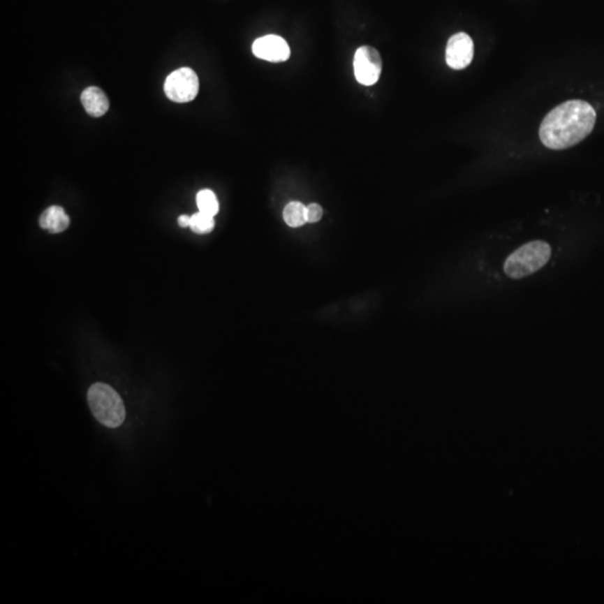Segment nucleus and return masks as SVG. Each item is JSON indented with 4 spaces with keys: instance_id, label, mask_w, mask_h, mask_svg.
I'll use <instances>...</instances> for the list:
<instances>
[{
    "instance_id": "nucleus-1",
    "label": "nucleus",
    "mask_w": 604,
    "mask_h": 604,
    "mask_svg": "<svg viewBox=\"0 0 604 604\" xmlns=\"http://www.w3.org/2000/svg\"><path fill=\"white\" fill-rule=\"evenodd\" d=\"M596 121V110L590 103L581 100L564 102L543 120L540 141L552 150L568 149L592 133Z\"/></svg>"
},
{
    "instance_id": "nucleus-2",
    "label": "nucleus",
    "mask_w": 604,
    "mask_h": 604,
    "mask_svg": "<svg viewBox=\"0 0 604 604\" xmlns=\"http://www.w3.org/2000/svg\"><path fill=\"white\" fill-rule=\"evenodd\" d=\"M87 403L94 418L104 427L115 429L126 419L124 401L108 384H93L87 392Z\"/></svg>"
},
{
    "instance_id": "nucleus-3",
    "label": "nucleus",
    "mask_w": 604,
    "mask_h": 604,
    "mask_svg": "<svg viewBox=\"0 0 604 604\" xmlns=\"http://www.w3.org/2000/svg\"><path fill=\"white\" fill-rule=\"evenodd\" d=\"M552 249L544 241L529 242L507 258L503 269L509 278L523 279L545 267Z\"/></svg>"
},
{
    "instance_id": "nucleus-4",
    "label": "nucleus",
    "mask_w": 604,
    "mask_h": 604,
    "mask_svg": "<svg viewBox=\"0 0 604 604\" xmlns=\"http://www.w3.org/2000/svg\"><path fill=\"white\" fill-rule=\"evenodd\" d=\"M163 90L167 98L176 103L193 101L200 90L198 76L191 68H178L169 74Z\"/></svg>"
},
{
    "instance_id": "nucleus-5",
    "label": "nucleus",
    "mask_w": 604,
    "mask_h": 604,
    "mask_svg": "<svg viewBox=\"0 0 604 604\" xmlns=\"http://www.w3.org/2000/svg\"><path fill=\"white\" fill-rule=\"evenodd\" d=\"M383 70V61L376 48L362 46L354 55V74L357 82L371 87L380 80Z\"/></svg>"
},
{
    "instance_id": "nucleus-6",
    "label": "nucleus",
    "mask_w": 604,
    "mask_h": 604,
    "mask_svg": "<svg viewBox=\"0 0 604 604\" xmlns=\"http://www.w3.org/2000/svg\"><path fill=\"white\" fill-rule=\"evenodd\" d=\"M475 45L471 37L466 33H458L450 37L445 48V61L453 70H464L472 62Z\"/></svg>"
},
{
    "instance_id": "nucleus-7",
    "label": "nucleus",
    "mask_w": 604,
    "mask_h": 604,
    "mask_svg": "<svg viewBox=\"0 0 604 604\" xmlns=\"http://www.w3.org/2000/svg\"><path fill=\"white\" fill-rule=\"evenodd\" d=\"M252 52L258 59L272 63L286 62L291 54L288 43L278 35H267L254 40Z\"/></svg>"
},
{
    "instance_id": "nucleus-8",
    "label": "nucleus",
    "mask_w": 604,
    "mask_h": 604,
    "mask_svg": "<svg viewBox=\"0 0 604 604\" xmlns=\"http://www.w3.org/2000/svg\"><path fill=\"white\" fill-rule=\"evenodd\" d=\"M82 105L91 117L98 118L109 110V100L101 89L89 87L81 94Z\"/></svg>"
},
{
    "instance_id": "nucleus-9",
    "label": "nucleus",
    "mask_w": 604,
    "mask_h": 604,
    "mask_svg": "<svg viewBox=\"0 0 604 604\" xmlns=\"http://www.w3.org/2000/svg\"><path fill=\"white\" fill-rule=\"evenodd\" d=\"M40 225L51 233H61L68 228L70 217L61 206H51L40 215Z\"/></svg>"
},
{
    "instance_id": "nucleus-10",
    "label": "nucleus",
    "mask_w": 604,
    "mask_h": 604,
    "mask_svg": "<svg viewBox=\"0 0 604 604\" xmlns=\"http://www.w3.org/2000/svg\"><path fill=\"white\" fill-rule=\"evenodd\" d=\"M284 222L291 228H300L308 223L307 221V206L300 202H291L283 209Z\"/></svg>"
},
{
    "instance_id": "nucleus-11",
    "label": "nucleus",
    "mask_w": 604,
    "mask_h": 604,
    "mask_svg": "<svg viewBox=\"0 0 604 604\" xmlns=\"http://www.w3.org/2000/svg\"><path fill=\"white\" fill-rule=\"evenodd\" d=\"M197 207L200 212L215 216L219 213V205L216 196L211 189H202L196 196Z\"/></svg>"
},
{
    "instance_id": "nucleus-12",
    "label": "nucleus",
    "mask_w": 604,
    "mask_h": 604,
    "mask_svg": "<svg viewBox=\"0 0 604 604\" xmlns=\"http://www.w3.org/2000/svg\"><path fill=\"white\" fill-rule=\"evenodd\" d=\"M214 226H215V222H214V216H212V215L202 213V212H198V213L193 214L191 216L189 228L195 233H209V232L213 230Z\"/></svg>"
},
{
    "instance_id": "nucleus-13",
    "label": "nucleus",
    "mask_w": 604,
    "mask_h": 604,
    "mask_svg": "<svg viewBox=\"0 0 604 604\" xmlns=\"http://www.w3.org/2000/svg\"><path fill=\"white\" fill-rule=\"evenodd\" d=\"M323 207L319 204L312 202L307 206V221L308 223H317L323 217Z\"/></svg>"
},
{
    "instance_id": "nucleus-14",
    "label": "nucleus",
    "mask_w": 604,
    "mask_h": 604,
    "mask_svg": "<svg viewBox=\"0 0 604 604\" xmlns=\"http://www.w3.org/2000/svg\"><path fill=\"white\" fill-rule=\"evenodd\" d=\"M189 224H191V216L180 215L178 217V225H179L180 228H189Z\"/></svg>"
}]
</instances>
